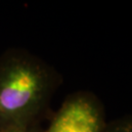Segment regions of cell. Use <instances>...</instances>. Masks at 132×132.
I'll return each instance as SVG.
<instances>
[{
    "mask_svg": "<svg viewBox=\"0 0 132 132\" xmlns=\"http://www.w3.org/2000/svg\"><path fill=\"white\" fill-rule=\"evenodd\" d=\"M104 108L88 92H77L68 97L54 116L47 132H104Z\"/></svg>",
    "mask_w": 132,
    "mask_h": 132,
    "instance_id": "7a4b0ae2",
    "label": "cell"
},
{
    "mask_svg": "<svg viewBox=\"0 0 132 132\" xmlns=\"http://www.w3.org/2000/svg\"><path fill=\"white\" fill-rule=\"evenodd\" d=\"M0 132H38L35 123H0Z\"/></svg>",
    "mask_w": 132,
    "mask_h": 132,
    "instance_id": "277c9868",
    "label": "cell"
},
{
    "mask_svg": "<svg viewBox=\"0 0 132 132\" xmlns=\"http://www.w3.org/2000/svg\"><path fill=\"white\" fill-rule=\"evenodd\" d=\"M104 132H132V116H124L107 123Z\"/></svg>",
    "mask_w": 132,
    "mask_h": 132,
    "instance_id": "3957f363",
    "label": "cell"
},
{
    "mask_svg": "<svg viewBox=\"0 0 132 132\" xmlns=\"http://www.w3.org/2000/svg\"><path fill=\"white\" fill-rule=\"evenodd\" d=\"M55 86L43 62L23 51L0 59V123H35Z\"/></svg>",
    "mask_w": 132,
    "mask_h": 132,
    "instance_id": "6da1fadb",
    "label": "cell"
}]
</instances>
